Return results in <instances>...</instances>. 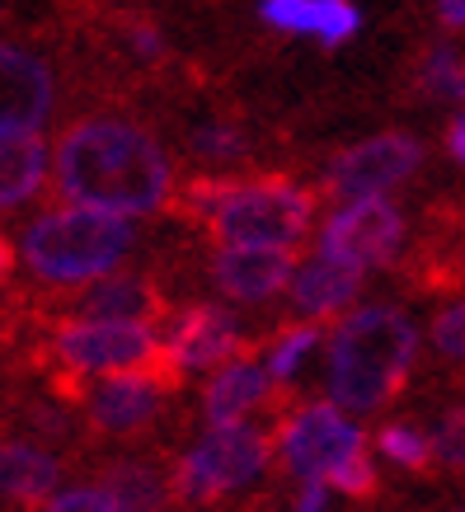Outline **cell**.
Segmentation results:
<instances>
[{
    "mask_svg": "<svg viewBox=\"0 0 465 512\" xmlns=\"http://www.w3.org/2000/svg\"><path fill=\"white\" fill-rule=\"evenodd\" d=\"M57 193L76 207L146 217L174 198V165L146 127L127 118H80L57 141Z\"/></svg>",
    "mask_w": 465,
    "mask_h": 512,
    "instance_id": "6da1fadb",
    "label": "cell"
},
{
    "mask_svg": "<svg viewBox=\"0 0 465 512\" xmlns=\"http://www.w3.org/2000/svg\"><path fill=\"white\" fill-rule=\"evenodd\" d=\"M174 217L193 221L221 249H301L320 193L296 184L292 174H207L174 188Z\"/></svg>",
    "mask_w": 465,
    "mask_h": 512,
    "instance_id": "7a4b0ae2",
    "label": "cell"
},
{
    "mask_svg": "<svg viewBox=\"0 0 465 512\" xmlns=\"http://www.w3.org/2000/svg\"><path fill=\"white\" fill-rule=\"evenodd\" d=\"M419 353V329L409 325L400 311L372 306L343 320L329 339V395L339 409L372 414L390 404L409 381Z\"/></svg>",
    "mask_w": 465,
    "mask_h": 512,
    "instance_id": "3957f363",
    "label": "cell"
},
{
    "mask_svg": "<svg viewBox=\"0 0 465 512\" xmlns=\"http://www.w3.org/2000/svg\"><path fill=\"white\" fill-rule=\"evenodd\" d=\"M137 231L127 217L94 212V207H52L24 231V264L33 278L52 287H76V282L109 278L118 259L132 249Z\"/></svg>",
    "mask_w": 465,
    "mask_h": 512,
    "instance_id": "277c9868",
    "label": "cell"
},
{
    "mask_svg": "<svg viewBox=\"0 0 465 512\" xmlns=\"http://www.w3.org/2000/svg\"><path fill=\"white\" fill-rule=\"evenodd\" d=\"M273 451H278L273 447V433H264V428L217 423V428L174 466L170 489L179 503H217L221 494L245 489V484L268 466Z\"/></svg>",
    "mask_w": 465,
    "mask_h": 512,
    "instance_id": "5b68a950",
    "label": "cell"
},
{
    "mask_svg": "<svg viewBox=\"0 0 465 512\" xmlns=\"http://www.w3.org/2000/svg\"><path fill=\"white\" fill-rule=\"evenodd\" d=\"M268 433H273V447H278L282 466L306 475L310 484H325L339 466H348V461H357L367 451V437L343 419L339 404L301 400L282 419H273Z\"/></svg>",
    "mask_w": 465,
    "mask_h": 512,
    "instance_id": "8992f818",
    "label": "cell"
},
{
    "mask_svg": "<svg viewBox=\"0 0 465 512\" xmlns=\"http://www.w3.org/2000/svg\"><path fill=\"white\" fill-rule=\"evenodd\" d=\"M151 325L132 320H71L52 334V362L66 376H137L155 353Z\"/></svg>",
    "mask_w": 465,
    "mask_h": 512,
    "instance_id": "52a82bcc",
    "label": "cell"
},
{
    "mask_svg": "<svg viewBox=\"0 0 465 512\" xmlns=\"http://www.w3.org/2000/svg\"><path fill=\"white\" fill-rule=\"evenodd\" d=\"M423 165V146L409 132H381V137L362 141L353 151H343L329 170V198H376L386 188L404 184L409 174Z\"/></svg>",
    "mask_w": 465,
    "mask_h": 512,
    "instance_id": "ba28073f",
    "label": "cell"
},
{
    "mask_svg": "<svg viewBox=\"0 0 465 512\" xmlns=\"http://www.w3.org/2000/svg\"><path fill=\"white\" fill-rule=\"evenodd\" d=\"M400 240H404L400 207H390V202H381V198H357L325 226L320 254L348 259V264H357V268L390 264L395 249H400Z\"/></svg>",
    "mask_w": 465,
    "mask_h": 512,
    "instance_id": "9c48e42d",
    "label": "cell"
},
{
    "mask_svg": "<svg viewBox=\"0 0 465 512\" xmlns=\"http://www.w3.org/2000/svg\"><path fill=\"white\" fill-rule=\"evenodd\" d=\"M296 404H301V395H296L287 381H278L273 372L254 367V362H226V367L207 381L202 414L212 423H240L249 409H264V414L282 419Z\"/></svg>",
    "mask_w": 465,
    "mask_h": 512,
    "instance_id": "30bf717a",
    "label": "cell"
},
{
    "mask_svg": "<svg viewBox=\"0 0 465 512\" xmlns=\"http://www.w3.org/2000/svg\"><path fill=\"white\" fill-rule=\"evenodd\" d=\"M174 353L184 357L188 372L198 367H226V362H254V353L264 348L268 339H240V329L226 311L217 306H188L179 320H174Z\"/></svg>",
    "mask_w": 465,
    "mask_h": 512,
    "instance_id": "8fae6325",
    "label": "cell"
},
{
    "mask_svg": "<svg viewBox=\"0 0 465 512\" xmlns=\"http://www.w3.org/2000/svg\"><path fill=\"white\" fill-rule=\"evenodd\" d=\"M47 113H52V71L24 47L0 43V137L38 132Z\"/></svg>",
    "mask_w": 465,
    "mask_h": 512,
    "instance_id": "7c38bea8",
    "label": "cell"
},
{
    "mask_svg": "<svg viewBox=\"0 0 465 512\" xmlns=\"http://www.w3.org/2000/svg\"><path fill=\"white\" fill-rule=\"evenodd\" d=\"M301 249H221L212 259V282L235 301H268L296 278Z\"/></svg>",
    "mask_w": 465,
    "mask_h": 512,
    "instance_id": "4fadbf2b",
    "label": "cell"
},
{
    "mask_svg": "<svg viewBox=\"0 0 465 512\" xmlns=\"http://www.w3.org/2000/svg\"><path fill=\"white\" fill-rule=\"evenodd\" d=\"M80 320H132V325H155L165 320L170 301L141 273H118V278H99L90 282L76 301Z\"/></svg>",
    "mask_w": 465,
    "mask_h": 512,
    "instance_id": "5bb4252c",
    "label": "cell"
},
{
    "mask_svg": "<svg viewBox=\"0 0 465 512\" xmlns=\"http://www.w3.org/2000/svg\"><path fill=\"white\" fill-rule=\"evenodd\" d=\"M85 414L99 433H113V437H127V433H141L146 423H155L160 414V390L141 386L132 376H104L94 390H85Z\"/></svg>",
    "mask_w": 465,
    "mask_h": 512,
    "instance_id": "9a60e30c",
    "label": "cell"
},
{
    "mask_svg": "<svg viewBox=\"0 0 465 512\" xmlns=\"http://www.w3.org/2000/svg\"><path fill=\"white\" fill-rule=\"evenodd\" d=\"M362 292V268L348 264V259H329L320 254L315 264H306L292 282V306L310 320H325L339 306H348L353 296Z\"/></svg>",
    "mask_w": 465,
    "mask_h": 512,
    "instance_id": "2e32d148",
    "label": "cell"
},
{
    "mask_svg": "<svg viewBox=\"0 0 465 512\" xmlns=\"http://www.w3.org/2000/svg\"><path fill=\"white\" fill-rule=\"evenodd\" d=\"M62 466L47 451L29 447V442H0V498L15 508H38L52 484H57Z\"/></svg>",
    "mask_w": 465,
    "mask_h": 512,
    "instance_id": "e0dca14e",
    "label": "cell"
},
{
    "mask_svg": "<svg viewBox=\"0 0 465 512\" xmlns=\"http://www.w3.org/2000/svg\"><path fill=\"white\" fill-rule=\"evenodd\" d=\"M47 174V141L38 132H5L0 137V212L19 207L43 188Z\"/></svg>",
    "mask_w": 465,
    "mask_h": 512,
    "instance_id": "ac0fdd59",
    "label": "cell"
},
{
    "mask_svg": "<svg viewBox=\"0 0 465 512\" xmlns=\"http://www.w3.org/2000/svg\"><path fill=\"white\" fill-rule=\"evenodd\" d=\"M109 494L118 503V512H170V484L155 466L127 461V466L109 470Z\"/></svg>",
    "mask_w": 465,
    "mask_h": 512,
    "instance_id": "d6986e66",
    "label": "cell"
},
{
    "mask_svg": "<svg viewBox=\"0 0 465 512\" xmlns=\"http://www.w3.org/2000/svg\"><path fill=\"white\" fill-rule=\"evenodd\" d=\"M414 80H419V90L433 94V99H465V52H456V47H433L419 62Z\"/></svg>",
    "mask_w": 465,
    "mask_h": 512,
    "instance_id": "ffe728a7",
    "label": "cell"
},
{
    "mask_svg": "<svg viewBox=\"0 0 465 512\" xmlns=\"http://www.w3.org/2000/svg\"><path fill=\"white\" fill-rule=\"evenodd\" d=\"M376 447L386 451L395 466L409 470V475H428V470H437L433 437L414 433V428H404V423H386V428L376 433Z\"/></svg>",
    "mask_w": 465,
    "mask_h": 512,
    "instance_id": "44dd1931",
    "label": "cell"
},
{
    "mask_svg": "<svg viewBox=\"0 0 465 512\" xmlns=\"http://www.w3.org/2000/svg\"><path fill=\"white\" fill-rule=\"evenodd\" d=\"M320 339H325V325H320V320H306V325L278 329V334L268 339V372L278 376V381H287V376L301 367V357H306Z\"/></svg>",
    "mask_w": 465,
    "mask_h": 512,
    "instance_id": "7402d4cb",
    "label": "cell"
},
{
    "mask_svg": "<svg viewBox=\"0 0 465 512\" xmlns=\"http://www.w3.org/2000/svg\"><path fill=\"white\" fill-rule=\"evenodd\" d=\"M188 151L207 165H235V160L249 156V141L240 127L231 123H202L193 137H188Z\"/></svg>",
    "mask_w": 465,
    "mask_h": 512,
    "instance_id": "603a6c76",
    "label": "cell"
},
{
    "mask_svg": "<svg viewBox=\"0 0 465 512\" xmlns=\"http://www.w3.org/2000/svg\"><path fill=\"white\" fill-rule=\"evenodd\" d=\"M433 456L442 470H465V404L447 409L433 428Z\"/></svg>",
    "mask_w": 465,
    "mask_h": 512,
    "instance_id": "cb8c5ba5",
    "label": "cell"
},
{
    "mask_svg": "<svg viewBox=\"0 0 465 512\" xmlns=\"http://www.w3.org/2000/svg\"><path fill=\"white\" fill-rule=\"evenodd\" d=\"M357 33V10L348 0H315V38L320 43H348Z\"/></svg>",
    "mask_w": 465,
    "mask_h": 512,
    "instance_id": "d4e9b609",
    "label": "cell"
},
{
    "mask_svg": "<svg viewBox=\"0 0 465 512\" xmlns=\"http://www.w3.org/2000/svg\"><path fill=\"white\" fill-rule=\"evenodd\" d=\"M433 348L451 362H465V301L447 306V311L433 320Z\"/></svg>",
    "mask_w": 465,
    "mask_h": 512,
    "instance_id": "484cf974",
    "label": "cell"
},
{
    "mask_svg": "<svg viewBox=\"0 0 465 512\" xmlns=\"http://www.w3.org/2000/svg\"><path fill=\"white\" fill-rule=\"evenodd\" d=\"M325 484H329V489H343L348 498H376V489H381V480H376V466L367 461V451H362L357 461H348V466H339Z\"/></svg>",
    "mask_w": 465,
    "mask_h": 512,
    "instance_id": "4316f807",
    "label": "cell"
},
{
    "mask_svg": "<svg viewBox=\"0 0 465 512\" xmlns=\"http://www.w3.org/2000/svg\"><path fill=\"white\" fill-rule=\"evenodd\" d=\"M264 19L282 33H315V0H264Z\"/></svg>",
    "mask_w": 465,
    "mask_h": 512,
    "instance_id": "83f0119b",
    "label": "cell"
},
{
    "mask_svg": "<svg viewBox=\"0 0 465 512\" xmlns=\"http://www.w3.org/2000/svg\"><path fill=\"white\" fill-rule=\"evenodd\" d=\"M47 512H118L109 489H71V494L52 498Z\"/></svg>",
    "mask_w": 465,
    "mask_h": 512,
    "instance_id": "f1b7e54d",
    "label": "cell"
},
{
    "mask_svg": "<svg viewBox=\"0 0 465 512\" xmlns=\"http://www.w3.org/2000/svg\"><path fill=\"white\" fill-rule=\"evenodd\" d=\"M447 156L456 160V165H465V113H456L447 123Z\"/></svg>",
    "mask_w": 465,
    "mask_h": 512,
    "instance_id": "f546056e",
    "label": "cell"
},
{
    "mask_svg": "<svg viewBox=\"0 0 465 512\" xmlns=\"http://www.w3.org/2000/svg\"><path fill=\"white\" fill-rule=\"evenodd\" d=\"M437 19L447 29H465V0H437Z\"/></svg>",
    "mask_w": 465,
    "mask_h": 512,
    "instance_id": "4dcf8cb0",
    "label": "cell"
},
{
    "mask_svg": "<svg viewBox=\"0 0 465 512\" xmlns=\"http://www.w3.org/2000/svg\"><path fill=\"white\" fill-rule=\"evenodd\" d=\"M10 268H15V245H10V240L0 235V282L10 278Z\"/></svg>",
    "mask_w": 465,
    "mask_h": 512,
    "instance_id": "1f68e13d",
    "label": "cell"
}]
</instances>
